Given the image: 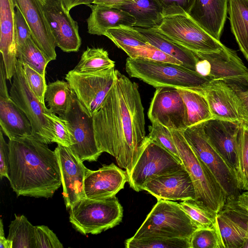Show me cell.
<instances>
[{
  "instance_id": "681fc988",
  "label": "cell",
  "mask_w": 248,
  "mask_h": 248,
  "mask_svg": "<svg viewBox=\"0 0 248 248\" xmlns=\"http://www.w3.org/2000/svg\"><path fill=\"white\" fill-rule=\"evenodd\" d=\"M6 75L3 59L0 55V96H9L8 89L6 82Z\"/></svg>"
},
{
  "instance_id": "2e32d148",
  "label": "cell",
  "mask_w": 248,
  "mask_h": 248,
  "mask_svg": "<svg viewBox=\"0 0 248 248\" xmlns=\"http://www.w3.org/2000/svg\"><path fill=\"white\" fill-rule=\"evenodd\" d=\"M45 16L57 46L66 52H77L81 44L78 22L61 0H42Z\"/></svg>"
},
{
  "instance_id": "1f68e13d",
  "label": "cell",
  "mask_w": 248,
  "mask_h": 248,
  "mask_svg": "<svg viewBox=\"0 0 248 248\" xmlns=\"http://www.w3.org/2000/svg\"><path fill=\"white\" fill-rule=\"evenodd\" d=\"M9 226L7 238L12 242V248H36L35 226L23 215L17 216Z\"/></svg>"
},
{
  "instance_id": "4316f807",
  "label": "cell",
  "mask_w": 248,
  "mask_h": 248,
  "mask_svg": "<svg viewBox=\"0 0 248 248\" xmlns=\"http://www.w3.org/2000/svg\"><path fill=\"white\" fill-rule=\"evenodd\" d=\"M134 27L143 35L149 44L176 59L184 66L195 71L196 57L194 52L169 39L157 28Z\"/></svg>"
},
{
  "instance_id": "c3c4849f",
  "label": "cell",
  "mask_w": 248,
  "mask_h": 248,
  "mask_svg": "<svg viewBox=\"0 0 248 248\" xmlns=\"http://www.w3.org/2000/svg\"><path fill=\"white\" fill-rule=\"evenodd\" d=\"M3 132L0 128V178L3 177L8 179L9 166V146L3 137Z\"/></svg>"
},
{
  "instance_id": "484cf974",
  "label": "cell",
  "mask_w": 248,
  "mask_h": 248,
  "mask_svg": "<svg viewBox=\"0 0 248 248\" xmlns=\"http://www.w3.org/2000/svg\"><path fill=\"white\" fill-rule=\"evenodd\" d=\"M0 125L9 140L32 136L29 120L10 95L0 96Z\"/></svg>"
},
{
  "instance_id": "d590c367",
  "label": "cell",
  "mask_w": 248,
  "mask_h": 248,
  "mask_svg": "<svg viewBox=\"0 0 248 248\" xmlns=\"http://www.w3.org/2000/svg\"><path fill=\"white\" fill-rule=\"evenodd\" d=\"M190 239L186 238H130L125 240L126 248H190Z\"/></svg>"
},
{
  "instance_id": "3957f363",
  "label": "cell",
  "mask_w": 248,
  "mask_h": 248,
  "mask_svg": "<svg viewBox=\"0 0 248 248\" xmlns=\"http://www.w3.org/2000/svg\"><path fill=\"white\" fill-rule=\"evenodd\" d=\"M125 70L131 78L155 87H172L195 90L209 81L182 64L151 60L127 58Z\"/></svg>"
},
{
  "instance_id": "ffe728a7",
  "label": "cell",
  "mask_w": 248,
  "mask_h": 248,
  "mask_svg": "<svg viewBox=\"0 0 248 248\" xmlns=\"http://www.w3.org/2000/svg\"><path fill=\"white\" fill-rule=\"evenodd\" d=\"M142 189L157 200L183 201L195 200L196 197L192 181L184 166L152 179Z\"/></svg>"
},
{
  "instance_id": "7c38bea8",
  "label": "cell",
  "mask_w": 248,
  "mask_h": 248,
  "mask_svg": "<svg viewBox=\"0 0 248 248\" xmlns=\"http://www.w3.org/2000/svg\"><path fill=\"white\" fill-rule=\"evenodd\" d=\"M116 77L114 67L92 72L69 71L65 76L79 101L92 116L99 108Z\"/></svg>"
},
{
  "instance_id": "f35d334b",
  "label": "cell",
  "mask_w": 248,
  "mask_h": 248,
  "mask_svg": "<svg viewBox=\"0 0 248 248\" xmlns=\"http://www.w3.org/2000/svg\"><path fill=\"white\" fill-rule=\"evenodd\" d=\"M189 242L190 248H224L216 223L211 227L196 229Z\"/></svg>"
},
{
  "instance_id": "8d00e7d4",
  "label": "cell",
  "mask_w": 248,
  "mask_h": 248,
  "mask_svg": "<svg viewBox=\"0 0 248 248\" xmlns=\"http://www.w3.org/2000/svg\"><path fill=\"white\" fill-rule=\"evenodd\" d=\"M104 35L120 48L124 46H143L148 43L143 35L135 27L122 26L109 29Z\"/></svg>"
},
{
  "instance_id": "ee69618b",
  "label": "cell",
  "mask_w": 248,
  "mask_h": 248,
  "mask_svg": "<svg viewBox=\"0 0 248 248\" xmlns=\"http://www.w3.org/2000/svg\"><path fill=\"white\" fill-rule=\"evenodd\" d=\"M36 248H62V243L47 226H35Z\"/></svg>"
},
{
  "instance_id": "d6a6232c",
  "label": "cell",
  "mask_w": 248,
  "mask_h": 248,
  "mask_svg": "<svg viewBox=\"0 0 248 248\" xmlns=\"http://www.w3.org/2000/svg\"><path fill=\"white\" fill-rule=\"evenodd\" d=\"M115 62L102 48L87 47L80 61L73 70L78 72H92L114 67Z\"/></svg>"
},
{
  "instance_id": "bcb514c9",
  "label": "cell",
  "mask_w": 248,
  "mask_h": 248,
  "mask_svg": "<svg viewBox=\"0 0 248 248\" xmlns=\"http://www.w3.org/2000/svg\"><path fill=\"white\" fill-rule=\"evenodd\" d=\"M15 12V24L17 49L20 48L26 40L31 37V29L21 11L17 8Z\"/></svg>"
},
{
  "instance_id": "9a60e30c",
  "label": "cell",
  "mask_w": 248,
  "mask_h": 248,
  "mask_svg": "<svg viewBox=\"0 0 248 248\" xmlns=\"http://www.w3.org/2000/svg\"><path fill=\"white\" fill-rule=\"evenodd\" d=\"M151 122L156 121L170 130L184 131L186 107L177 88L157 87L148 111Z\"/></svg>"
},
{
  "instance_id": "f5cc1de1",
  "label": "cell",
  "mask_w": 248,
  "mask_h": 248,
  "mask_svg": "<svg viewBox=\"0 0 248 248\" xmlns=\"http://www.w3.org/2000/svg\"><path fill=\"white\" fill-rule=\"evenodd\" d=\"M13 243L4 235L2 219L0 221V248H12Z\"/></svg>"
},
{
  "instance_id": "74e56055",
  "label": "cell",
  "mask_w": 248,
  "mask_h": 248,
  "mask_svg": "<svg viewBox=\"0 0 248 248\" xmlns=\"http://www.w3.org/2000/svg\"><path fill=\"white\" fill-rule=\"evenodd\" d=\"M179 204L198 229L211 227L215 224L217 214L199 205L195 200H185Z\"/></svg>"
},
{
  "instance_id": "f546056e",
  "label": "cell",
  "mask_w": 248,
  "mask_h": 248,
  "mask_svg": "<svg viewBox=\"0 0 248 248\" xmlns=\"http://www.w3.org/2000/svg\"><path fill=\"white\" fill-rule=\"evenodd\" d=\"M177 88L186 107V127L213 118L208 102L203 94L190 89Z\"/></svg>"
},
{
  "instance_id": "11a10c76",
  "label": "cell",
  "mask_w": 248,
  "mask_h": 248,
  "mask_svg": "<svg viewBox=\"0 0 248 248\" xmlns=\"http://www.w3.org/2000/svg\"><path fill=\"white\" fill-rule=\"evenodd\" d=\"M242 248H248V238H246Z\"/></svg>"
},
{
  "instance_id": "9c48e42d",
  "label": "cell",
  "mask_w": 248,
  "mask_h": 248,
  "mask_svg": "<svg viewBox=\"0 0 248 248\" xmlns=\"http://www.w3.org/2000/svg\"><path fill=\"white\" fill-rule=\"evenodd\" d=\"M10 96L29 120L32 136L46 144L52 142L51 125L45 114L49 109L30 88L22 64L18 61L9 92Z\"/></svg>"
},
{
  "instance_id": "7dc6e473",
  "label": "cell",
  "mask_w": 248,
  "mask_h": 248,
  "mask_svg": "<svg viewBox=\"0 0 248 248\" xmlns=\"http://www.w3.org/2000/svg\"><path fill=\"white\" fill-rule=\"evenodd\" d=\"M223 80L236 93L248 111V72L244 75Z\"/></svg>"
},
{
  "instance_id": "603a6c76",
  "label": "cell",
  "mask_w": 248,
  "mask_h": 248,
  "mask_svg": "<svg viewBox=\"0 0 248 248\" xmlns=\"http://www.w3.org/2000/svg\"><path fill=\"white\" fill-rule=\"evenodd\" d=\"M15 8L12 0H0V51L9 80L13 78L18 62Z\"/></svg>"
},
{
  "instance_id": "f907efd6",
  "label": "cell",
  "mask_w": 248,
  "mask_h": 248,
  "mask_svg": "<svg viewBox=\"0 0 248 248\" xmlns=\"http://www.w3.org/2000/svg\"><path fill=\"white\" fill-rule=\"evenodd\" d=\"M65 8L69 12L74 7L79 5H88L93 4L94 0H61Z\"/></svg>"
},
{
  "instance_id": "db71d44e",
  "label": "cell",
  "mask_w": 248,
  "mask_h": 248,
  "mask_svg": "<svg viewBox=\"0 0 248 248\" xmlns=\"http://www.w3.org/2000/svg\"><path fill=\"white\" fill-rule=\"evenodd\" d=\"M236 201L239 206L248 213V190L242 192Z\"/></svg>"
},
{
  "instance_id": "277c9868",
  "label": "cell",
  "mask_w": 248,
  "mask_h": 248,
  "mask_svg": "<svg viewBox=\"0 0 248 248\" xmlns=\"http://www.w3.org/2000/svg\"><path fill=\"white\" fill-rule=\"evenodd\" d=\"M171 131L181 161L192 181L195 202L217 214L227 201L225 194L209 169L191 149L183 131Z\"/></svg>"
},
{
  "instance_id": "816d5d0a",
  "label": "cell",
  "mask_w": 248,
  "mask_h": 248,
  "mask_svg": "<svg viewBox=\"0 0 248 248\" xmlns=\"http://www.w3.org/2000/svg\"><path fill=\"white\" fill-rule=\"evenodd\" d=\"M131 0H94L93 4H98L105 6L118 8Z\"/></svg>"
},
{
  "instance_id": "7402d4cb",
  "label": "cell",
  "mask_w": 248,
  "mask_h": 248,
  "mask_svg": "<svg viewBox=\"0 0 248 248\" xmlns=\"http://www.w3.org/2000/svg\"><path fill=\"white\" fill-rule=\"evenodd\" d=\"M242 122L213 118L202 122L207 139L235 172L238 137Z\"/></svg>"
},
{
  "instance_id": "6da1fadb",
  "label": "cell",
  "mask_w": 248,
  "mask_h": 248,
  "mask_svg": "<svg viewBox=\"0 0 248 248\" xmlns=\"http://www.w3.org/2000/svg\"><path fill=\"white\" fill-rule=\"evenodd\" d=\"M116 77L92 117L99 150L114 157L131 172L146 139L144 108L138 84L116 70Z\"/></svg>"
},
{
  "instance_id": "5b68a950",
  "label": "cell",
  "mask_w": 248,
  "mask_h": 248,
  "mask_svg": "<svg viewBox=\"0 0 248 248\" xmlns=\"http://www.w3.org/2000/svg\"><path fill=\"white\" fill-rule=\"evenodd\" d=\"M197 229L179 203L159 199L132 238L160 237L190 239Z\"/></svg>"
},
{
  "instance_id": "d4e9b609",
  "label": "cell",
  "mask_w": 248,
  "mask_h": 248,
  "mask_svg": "<svg viewBox=\"0 0 248 248\" xmlns=\"http://www.w3.org/2000/svg\"><path fill=\"white\" fill-rule=\"evenodd\" d=\"M91 13L87 20L88 32L104 35L108 29L122 26L134 27L135 18L119 8L93 4L88 5Z\"/></svg>"
},
{
  "instance_id": "44dd1931",
  "label": "cell",
  "mask_w": 248,
  "mask_h": 248,
  "mask_svg": "<svg viewBox=\"0 0 248 248\" xmlns=\"http://www.w3.org/2000/svg\"><path fill=\"white\" fill-rule=\"evenodd\" d=\"M215 223L224 248H242L246 239L248 213L239 206L236 199L227 200L217 214Z\"/></svg>"
},
{
  "instance_id": "9f6ffc18",
  "label": "cell",
  "mask_w": 248,
  "mask_h": 248,
  "mask_svg": "<svg viewBox=\"0 0 248 248\" xmlns=\"http://www.w3.org/2000/svg\"><path fill=\"white\" fill-rule=\"evenodd\" d=\"M246 238H248V227H247V232H246Z\"/></svg>"
},
{
  "instance_id": "7a4b0ae2",
  "label": "cell",
  "mask_w": 248,
  "mask_h": 248,
  "mask_svg": "<svg viewBox=\"0 0 248 248\" xmlns=\"http://www.w3.org/2000/svg\"><path fill=\"white\" fill-rule=\"evenodd\" d=\"M8 180L16 194L52 198L61 186L57 155L33 136L9 140Z\"/></svg>"
},
{
  "instance_id": "e575fe53",
  "label": "cell",
  "mask_w": 248,
  "mask_h": 248,
  "mask_svg": "<svg viewBox=\"0 0 248 248\" xmlns=\"http://www.w3.org/2000/svg\"><path fill=\"white\" fill-rule=\"evenodd\" d=\"M18 61L27 64L45 77L46 67L51 60L37 46L31 37L17 49Z\"/></svg>"
},
{
  "instance_id": "4fadbf2b",
  "label": "cell",
  "mask_w": 248,
  "mask_h": 248,
  "mask_svg": "<svg viewBox=\"0 0 248 248\" xmlns=\"http://www.w3.org/2000/svg\"><path fill=\"white\" fill-rule=\"evenodd\" d=\"M194 91L205 97L213 119L248 122L246 108L236 93L224 80L209 81Z\"/></svg>"
},
{
  "instance_id": "8fae6325",
  "label": "cell",
  "mask_w": 248,
  "mask_h": 248,
  "mask_svg": "<svg viewBox=\"0 0 248 248\" xmlns=\"http://www.w3.org/2000/svg\"><path fill=\"white\" fill-rule=\"evenodd\" d=\"M66 122L72 140L69 147L82 161H96L102 152L98 147L93 117L90 116L73 92L70 103L61 117Z\"/></svg>"
},
{
  "instance_id": "f1b7e54d",
  "label": "cell",
  "mask_w": 248,
  "mask_h": 248,
  "mask_svg": "<svg viewBox=\"0 0 248 248\" xmlns=\"http://www.w3.org/2000/svg\"><path fill=\"white\" fill-rule=\"evenodd\" d=\"M228 12L232 32L248 61V0H229Z\"/></svg>"
},
{
  "instance_id": "ba28073f",
  "label": "cell",
  "mask_w": 248,
  "mask_h": 248,
  "mask_svg": "<svg viewBox=\"0 0 248 248\" xmlns=\"http://www.w3.org/2000/svg\"><path fill=\"white\" fill-rule=\"evenodd\" d=\"M184 166L181 160L156 141L146 136L137 161L127 175L130 187L137 192L144 185L160 175L178 170Z\"/></svg>"
},
{
  "instance_id": "cb8c5ba5",
  "label": "cell",
  "mask_w": 248,
  "mask_h": 248,
  "mask_svg": "<svg viewBox=\"0 0 248 248\" xmlns=\"http://www.w3.org/2000/svg\"><path fill=\"white\" fill-rule=\"evenodd\" d=\"M228 2L229 0H194L188 14L211 36L220 41Z\"/></svg>"
},
{
  "instance_id": "ab89813d",
  "label": "cell",
  "mask_w": 248,
  "mask_h": 248,
  "mask_svg": "<svg viewBox=\"0 0 248 248\" xmlns=\"http://www.w3.org/2000/svg\"><path fill=\"white\" fill-rule=\"evenodd\" d=\"M121 49L131 58L144 59L183 65L182 62L166 54L149 43L143 46H124Z\"/></svg>"
},
{
  "instance_id": "5bb4252c",
  "label": "cell",
  "mask_w": 248,
  "mask_h": 248,
  "mask_svg": "<svg viewBox=\"0 0 248 248\" xmlns=\"http://www.w3.org/2000/svg\"><path fill=\"white\" fill-rule=\"evenodd\" d=\"M194 53L195 71L209 81L233 78L248 72L236 52L226 46L216 52Z\"/></svg>"
},
{
  "instance_id": "30bf717a",
  "label": "cell",
  "mask_w": 248,
  "mask_h": 248,
  "mask_svg": "<svg viewBox=\"0 0 248 248\" xmlns=\"http://www.w3.org/2000/svg\"><path fill=\"white\" fill-rule=\"evenodd\" d=\"M157 28L169 39L193 52H216L225 46L187 14L165 16Z\"/></svg>"
},
{
  "instance_id": "60d3db41",
  "label": "cell",
  "mask_w": 248,
  "mask_h": 248,
  "mask_svg": "<svg viewBox=\"0 0 248 248\" xmlns=\"http://www.w3.org/2000/svg\"><path fill=\"white\" fill-rule=\"evenodd\" d=\"M48 118L51 127L52 142L70 147L72 144L71 135L66 121L58 116L49 109L45 114Z\"/></svg>"
},
{
  "instance_id": "836d02e7",
  "label": "cell",
  "mask_w": 248,
  "mask_h": 248,
  "mask_svg": "<svg viewBox=\"0 0 248 248\" xmlns=\"http://www.w3.org/2000/svg\"><path fill=\"white\" fill-rule=\"evenodd\" d=\"M236 175L242 191L248 190V122H242L238 137Z\"/></svg>"
},
{
  "instance_id": "52a82bcc",
  "label": "cell",
  "mask_w": 248,
  "mask_h": 248,
  "mask_svg": "<svg viewBox=\"0 0 248 248\" xmlns=\"http://www.w3.org/2000/svg\"><path fill=\"white\" fill-rule=\"evenodd\" d=\"M187 143L214 176L227 200L236 199L242 192L235 170L219 154L207 139L202 123L183 131Z\"/></svg>"
},
{
  "instance_id": "7bdbcfd3",
  "label": "cell",
  "mask_w": 248,
  "mask_h": 248,
  "mask_svg": "<svg viewBox=\"0 0 248 248\" xmlns=\"http://www.w3.org/2000/svg\"><path fill=\"white\" fill-rule=\"evenodd\" d=\"M28 85L40 101L45 104V94L47 85L45 77L27 64H22Z\"/></svg>"
},
{
  "instance_id": "b9f144b4",
  "label": "cell",
  "mask_w": 248,
  "mask_h": 248,
  "mask_svg": "<svg viewBox=\"0 0 248 248\" xmlns=\"http://www.w3.org/2000/svg\"><path fill=\"white\" fill-rule=\"evenodd\" d=\"M149 127L150 139L156 141L165 149L181 160L174 143L171 131L156 121L151 122Z\"/></svg>"
},
{
  "instance_id": "f6af8a7d",
  "label": "cell",
  "mask_w": 248,
  "mask_h": 248,
  "mask_svg": "<svg viewBox=\"0 0 248 248\" xmlns=\"http://www.w3.org/2000/svg\"><path fill=\"white\" fill-rule=\"evenodd\" d=\"M163 9L164 17L188 14L194 0H156Z\"/></svg>"
},
{
  "instance_id": "e0dca14e",
  "label": "cell",
  "mask_w": 248,
  "mask_h": 248,
  "mask_svg": "<svg viewBox=\"0 0 248 248\" xmlns=\"http://www.w3.org/2000/svg\"><path fill=\"white\" fill-rule=\"evenodd\" d=\"M61 174L62 196L67 209L85 197L83 185L87 168L67 147L58 144L55 149Z\"/></svg>"
},
{
  "instance_id": "d6986e66",
  "label": "cell",
  "mask_w": 248,
  "mask_h": 248,
  "mask_svg": "<svg viewBox=\"0 0 248 248\" xmlns=\"http://www.w3.org/2000/svg\"><path fill=\"white\" fill-rule=\"evenodd\" d=\"M128 182L125 170L112 163L103 165L97 170L87 169L84 180L85 197L92 200H103L116 196Z\"/></svg>"
},
{
  "instance_id": "8992f818",
  "label": "cell",
  "mask_w": 248,
  "mask_h": 248,
  "mask_svg": "<svg viewBox=\"0 0 248 248\" xmlns=\"http://www.w3.org/2000/svg\"><path fill=\"white\" fill-rule=\"evenodd\" d=\"M69 221L80 233L97 234L119 225L123 217V207L114 196L103 200L84 197L69 209Z\"/></svg>"
},
{
  "instance_id": "ac0fdd59",
  "label": "cell",
  "mask_w": 248,
  "mask_h": 248,
  "mask_svg": "<svg viewBox=\"0 0 248 248\" xmlns=\"http://www.w3.org/2000/svg\"><path fill=\"white\" fill-rule=\"evenodd\" d=\"M22 13L31 32V37L51 60L56 58L55 38L45 16L42 0H12Z\"/></svg>"
},
{
  "instance_id": "83f0119b",
  "label": "cell",
  "mask_w": 248,
  "mask_h": 248,
  "mask_svg": "<svg viewBox=\"0 0 248 248\" xmlns=\"http://www.w3.org/2000/svg\"><path fill=\"white\" fill-rule=\"evenodd\" d=\"M118 8L135 18L136 27L157 28L164 17L163 9L156 0H131Z\"/></svg>"
},
{
  "instance_id": "4dcf8cb0",
  "label": "cell",
  "mask_w": 248,
  "mask_h": 248,
  "mask_svg": "<svg viewBox=\"0 0 248 248\" xmlns=\"http://www.w3.org/2000/svg\"><path fill=\"white\" fill-rule=\"evenodd\" d=\"M72 94L73 91L67 81L57 80L47 85L45 101L51 112L62 117L69 106Z\"/></svg>"
}]
</instances>
